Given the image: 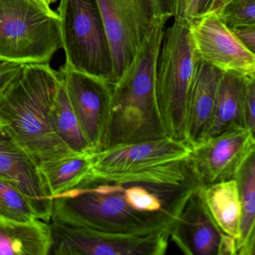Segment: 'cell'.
<instances>
[{
  "instance_id": "cell-4",
  "label": "cell",
  "mask_w": 255,
  "mask_h": 255,
  "mask_svg": "<svg viewBox=\"0 0 255 255\" xmlns=\"http://www.w3.org/2000/svg\"><path fill=\"white\" fill-rule=\"evenodd\" d=\"M62 49L57 11L41 0H0V61L49 63Z\"/></svg>"
},
{
  "instance_id": "cell-27",
  "label": "cell",
  "mask_w": 255,
  "mask_h": 255,
  "mask_svg": "<svg viewBox=\"0 0 255 255\" xmlns=\"http://www.w3.org/2000/svg\"><path fill=\"white\" fill-rule=\"evenodd\" d=\"M243 43L255 55V27L232 28Z\"/></svg>"
},
{
  "instance_id": "cell-31",
  "label": "cell",
  "mask_w": 255,
  "mask_h": 255,
  "mask_svg": "<svg viewBox=\"0 0 255 255\" xmlns=\"http://www.w3.org/2000/svg\"><path fill=\"white\" fill-rule=\"evenodd\" d=\"M7 137H8V136H7V135L4 133L2 127H1V124H0V140H1V139H5V138Z\"/></svg>"
},
{
  "instance_id": "cell-18",
  "label": "cell",
  "mask_w": 255,
  "mask_h": 255,
  "mask_svg": "<svg viewBox=\"0 0 255 255\" xmlns=\"http://www.w3.org/2000/svg\"><path fill=\"white\" fill-rule=\"evenodd\" d=\"M201 194L222 232L237 241L241 235L242 208L235 179L201 187Z\"/></svg>"
},
{
  "instance_id": "cell-17",
  "label": "cell",
  "mask_w": 255,
  "mask_h": 255,
  "mask_svg": "<svg viewBox=\"0 0 255 255\" xmlns=\"http://www.w3.org/2000/svg\"><path fill=\"white\" fill-rule=\"evenodd\" d=\"M52 235L49 223L0 222V255H49Z\"/></svg>"
},
{
  "instance_id": "cell-24",
  "label": "cell",
  "mask_w": 255,
  "mask_h": 255,
  "mask_svg": "<svg viewBox=\"0 0 255 255\" xmlns=\"http://www.w3.org/2000/svg\"><path fill=\"white\" fill-rule=\"evenodd\" d=\"M163 11L174 19L191 22L197 17L200 0H159Z\"/></svg>"
},
{
  "instance_id": "cell-30",
  "label": "cell",
  "mask_w": 255,
  "mask_h": 255,
  "mask_svg": "<svg viewBox=\"0 0 255 255\" xmlns=\"http://www.w3.org/2000/svg\"><path fill=\"white\" fill-rule=\"evenodd\" d=\"M213 0H200L199 5V13L198 16L205 14L208 12Z\"/></svg>"
},
{
  "instance_id": "cell-14",
  "label": "cell",
  "mask_w": 255,
  "mask_h": 255,
  "mask_svg": "<svg viewBox=\"0 0 255 255\" xmlns=\"http://www.w3.org/2000/svg\"><path fill=\"white\" fill-rule=\"evenodd\" d=\"M200 188L186 202L169 230V237L184 255H219L226 234L211 216Z\"/></svg>"
},
{
  "instance_id": "cell-15",
  "label": "cell",
  "mask_w": 255,
  "mask_h": 255,
  "mask_svg": "<svg viewBox=\"0 0 255 255\" xmlns=\"http://www.w3.org/2000/svg\"><path fill=\"white\" fill-rule=\"evenodd\" d=\"M223 73L198 58L189 90L186 114L185 142L191 148L202 144L206 137Z\"/></svg>"
},
{
  "instance_id": "cell-2",
  "label": "cell",
  "mask_w": 255,
  "mask_h": 255,
  "mask_svg": "<svg viewBox=\"0 0 255 255\" xmlns=\"http://www.w3.org/2000/svg\"><path fill=\"white\" fill-rule=\"evenodd\" d=\"M49 63L25 64L0 93V124L39 165L71 154L54 133L50 112L61 85Z\"/></svg>"
},
{
  "instance_id": "cell-5",
  "label": "cell",
  "mask_w": 255,
  "mask_h": 255,
  "mask_svg": "<svg viewBox=\"0 0 255 255\" xmlns=\"http://www.w3.org/2000/svg\"><path fill=\"white\" fill-rule=\"evenodd\" d=\"M197 60L190 21L174 19L157 58L156 93L168 136L181 142H186L187 97Z\"/></svg>"
},
{
  "instance_id": "cell-3",
  "label": "cell",
  "mask_w": 255,
  "mask_h": 255,
  "mask_svg": "<svg viewBox=\"0 0 255 255\" xmlns=\"http://www.w3.org/2000/svg\"><path fill=\"white\" fill-rule=\"evenodd\" d=\"M166 23L160 24L113 85L106 148L168 136L156 93V69Z\"/></svg>"
},
{
  "instance_id": "cell-32",
  "label": "cell",
  "mask_w": 255,
  "mask_h": 255,
  "mask_svg": "<svg viewBox=\"0 0 255 255\" xmlns=\"http://www.w3.org/2000/svg\"><path fill=\"white\" fill-rule=\"evenodd\" d=\"M41 1H45V2L48 3V4H51L52 3H55V1H58V0H41Z\"/></svg>"
},
{
  "instance_id": "cell-25",
  "label": "cell",
  "mask_w": 255,
  "mask_h": 255,
  "mask_svg": "<svg viewBox=\"0 0 255 255\" xmlns=\"http://www.w3.org/2000/svg\"><path fill=\"white\" fill-rule=\"evenodd\" d=\"M245 128L255 142V74L247 76L244 103Z\"/></svg>"
},
{
  "instance_id": "cell-7",
  "label": "cell",
  "mask_w": 255,
  "mask_h": 255,
  "mask_svg": "<svg viewBox=\"0 0 255 255\" xmlns=\"http://www.w3.org/2000/svg\"><path fill=\"white\" fill-rule=\"evenodd\" d=\"M112 47L115 83L148 36L170 16L159 0H97Z\"/></svg>"
},
{
  "instance_id": "cell-22",
  "label": "cell",
  "mask_w": 255,
  "mask_h": 255,
  "mask_svg": "<svg viewBox=\"0 0 255 255\" xmlns=\"http://www.w3.org/2000/svg\"><path fill=\"white\" fill-rule=\"evenodd\" d=\"M38 220L30 202L13 184L0 178V222L28 223Z\"/></svg>"
},
{
  "instance_id": "cell-10",
  "label": "cell",
  "mask_w": 255,
  "mask_h": 255,
  "mask_svg": "<svg viewBox=\"0 0 255 255\" xmlns=\"http://www.w3.org/2000/svg\"><path fill=\"white\" fill-rule=\"evenodd\" d=\"M190 33L199 59L223 72L255 74V55L217 13L195 18Z\"/></svg>"
},
{
  "instance_id": "cell-26",
  "label": "cell",
  "mask_w": 255,
  "mask_h": 255,
  "mask_svg": "<svg viewBox=\"0 0 255 255\" xmlns=\"http://www.w3.org/2000/svg\"><path fill=\"white\" fill-rule=\"evenodd\" d=\"M25 64L0 61V93L11 82Z\"/></svg>"
},
{
  "instance_id": "cell-1",
  "label": "cell",
  "mask_w": 255,
  "mask_h": 255,
  "mask_svg": "<svg viewBox=\"0 0 255 255\" xmlns=\"http://www.w3.org/2000/svg\"><path fill=\"white\" fill-rule=\"evenodd\" d=\"M201 186L187 160L121 173H92L54 198L51 221L114 233L170 230Z\"/></svg>"
},
{
  "instance_id": "cell-12",
  "label": "cell",
  "mask_w": 255,
  "mask_h": 255,
  "mask_svg": "<svg viewBox=\"0 0 255 255\" xmlns=\"http://www.w3.org/2000/svg\"><path fill=\"white\" fill-rule=\"evenodd\" d=\"M191 151L186 142L169 136L120 144L94 154L93 173L114 174L143 170L185 159Z\"/></svg>"
},
{
  "instance_id": "cell-6",
  "label": "cell",
  "mask_w": 255,
  "mask_h": 255,
  "mask_svg": "<svg viewBox=\"0 0 255 255\" xmlns=\"http://www.w3.org/2000/svg\"><path fill=\"white\" fill-rule=\"evenodd\" d=\"M64 67L115 84L112 47L97 0H61Z\"/></svg>"
},
{
  "instance_id": "cell-28",
  "label": "cell",
  "mask_w": 255,
  "mask_h": 255,
  "mask_svg": "<svg viewBox=\"0 0 255 255\" xmlns=\"http://www.w3.org/2000/svg\"><path fill=\"white\" fill-rule=\"evenodd\" d=\"M240 255H255V223L246 241L238 252Z\"/></svg>"
},
{
  "instance_id": "cell-16",
  "label": "cell",
  "mask_w": 255,
  "mask_h": 255,
  "mask_svg": "<svg viewBox=\"0 0 255 255\" xmlns=\"http://www.w3.org/2000/svg\"><path fill=\"white\" fill-rule=\"evenodd\" d=\"M246 82L247 76L234 72L223 73L212 121L204 142L232 130L245 128Z\"/></svg>"
},
{
  "instance_id": "cell-21",
  "label": "cell",
  "mask_w": 255,
  "mask_h": 255,
  "mask_svg": "<svg viewBox=\"0 0 255 255\" xmlns=\"http://www.w3.org/2000/svg\"><path fill=\"white\" fill-rule=\"evenodd\" d=\"M234 179L238 186L242 208L241 235L238 241L239 252L255 223V145L241 162Z\"/></svg>"
},
{
  "instance_id": "cell-8",
  "label": "cell",
  "mask_w": 255,
  "mask_h": 255,
  "mask_svg": "<svg viewBox=\"0 0 255 255\" xmlns=\"http://www.w3.org/2000/svg\"><path fill=\"white\" fill-rule=\"evenodd\" d=\"M53 255H163L169 247V231L128 235L49 223Z\"/></svg>"
},
{
  "instance_id": "cell-9",
  "label": "cell",
  "mask_w": 255,
  "mask_h": 255,
  "mask_svg": "<svg viewBox=\"0 0 255 255\" xmlns=\"http://www.w3.org/2000/svg\"><path fill=\"white\" fill-rule=\"evenodd\" d=\"M58 73L91 151L95 154L105 149L113 85L101 78L64 65Z\"/></svg>"
},
{
  "instance_id": "cell-29",
  "label": "cell",
  "mask_w": 255,
  "mask_h": 255,
  "mask_svg": "<svg viewBox=\"0 0 255 255\" xmlns=\"http://www.w3.org/2000/svg\"><path fill=\"white\" fill-rule=\"evenodd\" d=\"M230 1L231 0H213L207 13H217L225 4Z\"/></svg>"
},
{
  "instance_id": "cell-13",
  "label": "cell",
  "mask_w": 255,
  "mask_h": 255,
  "mask_svg": "<svg viewBox=\"0 0 255 255\" xmlns=\"http://www.w3.org/2000/svg\"><path fill=\"white\" fill-rule=\"evenodd\" d=\"M0 178L26 197L38 220L50 223L54 199L40 165L9 137L0 140Z\"/></svg>"
},
{
  "instance_id": "cell-23",
  "label": "cell",
  "mask_w": 255,
  "mask_h": 255,
  "mask_svg": "<svg viewBox=\"0 0 255 255\" xmlns=\"http://www.w3.org/2000/svg\"><path fill=\"white\" fill-rule=\"evenodd\" d=\"M214 13L231 28L255 27V0H231Z\"/></svg>"
},
{
  "instance_id": "cell-19",
  "label": "cell",
  "mask_w": 255,
  "mask_h": 255,
  "mask_svg": "<svg viewBox=\"0 0 255 255\" xmlns=\"http://www.w3.org/2000/svg\"><path fill=\"white\" fill-rule=\"evenodd\" d=\"M52 198L79 185L93 173L94 154H73L40 165Z\"/></svg>"
},
{
  "instance_id": "cell-11",
  "label": "cell",
  "mask_w": 255,
  "mask_h": 255,
  "mask_svg": "<svg viewBox=\"0 0 255 255\" xmlns=\"http://www.w3.org/2000/svg\"><path fill=\"white\" fill-rule=\"evenodd\" d=\"M255 145L246 128L228 132L191 148L187 164L201 187L234 179L235 172Z\"/></svg>"
},
{
  "instance_id": "cell-20",
  "label": "cell",
  "mask_w": 255,
  "mask_h": 255,
  "mask_svg": "<svg viewBox=\"0 0 255 255\" xmlns=\"http://www.w3.org/2000/svg\"><path fill=\"white\" fill-rule=\"evenodd\" d=\"M50 122L54 133L70 151L76 154H94L85 139L62 81L51 109Z\"/></svg>"
}]
</instances>
